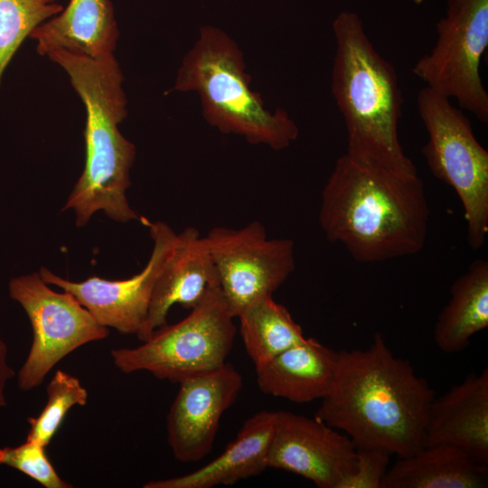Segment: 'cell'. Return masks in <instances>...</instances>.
Returning <instances> with one entry per match:
<instances>
[{"label":"cell","mask_w":488,"mask_h":488,"mask_svg":"<svg viewBox=\"0 0 488 488\" xmlns=\"http://www.w3.org/2000/svg\"><path fill=\"white\" fill-rule=\"evenodd\" d=\"M435 397L413 365L375 333L368 347L338 352L333 382L314 418L347 435L356 448L400 458L425 446Z\"/></svg>","instance_id":"6da1fadb"},{"label":"cell","mask_w":488,"mask_h":488,"mask_svg":"<svg viewBox=\"0 0 488 488\" xmlns=\"http://www.w3.org/2000/svg\"><path fill=\"white\" fill-rule=\"evenodd\" d=\"M424 184L401 174L340 156L321 196L319 223L325 237L361 263L417 254L429 222Z\"/></svg>","instance_id":"7a4b0ae2"},{"label":"cell","mask_w":488,"mask_h":488,"mask_svg":"<svg viewBox=\"0 0 488 488\" xmlns=\"http://www.w3.org/2000/svg\"><path fill=\"white\" fill-rule=\"evenodd\" d=\"M47 56L66 71L86 109L85 166L62 211H74L78 227L99 211L117 222L138 220L126 195L136 146L118 128L127 109L124 75L114 54L91 58L57 50Z\"/></svg>","instance_id":"3957f363"},{"label":"cell","mask_w":488,"mask_h":488,"mask_svg":"<svg viewBox=\"0 0 488 488\" xmlns=\"http://www.w3.org/2000/svg\"><path fill=\"white\" fill-rule=\"evenodd\" d=\"M333 31L331 91L345 124V155L363 165L418 173L399 138L403 97L395 68L375 49L357 14L341 12Z\"/></svg>","instance_id":"277c9868"},{"label":"cell","mask_w":488,"mask_h":488,"mask_svg":"<svg viewBox=\"0 0 488 488\" xmlns=\"http://www.w3.org/2000/svg\"><path fill=\"white\" fill-rule=\"evenodd\" d=\"M173 89L196 92L211 126L223 134L240 136L249 144L278 151L298 136V127L286 111L266 108L259 94L250 88L240 48L213 25L200 28L178 69Z\"/></svg>","instance_id":"5b68a950"},{"label":"cell","mask_w":488,"mask_h":488,"mask_svg":"<svg viewBox=\"0 0 488 488\" xmlns=\"http://www.w3.org/2000/svg\"><path fill=\"white\" fill-rule=\"evenodd\" d=\"M234 318L220 286H214L183 320L157 328L139 346L113 349V363L124 373L144 371L179 383L226 363Z\"/></svg>","instance_id":"8992f818"},{"label":"cell","mask_w":488,"mask_h":488,"mask_svg":"<svg viewBox=\"0 0 488 488\" xmlns=\"http://www.w3.org/2000/svg\"><path fill=\"white\" fill-rule=\"evenodd\" d=\"M417 106L428 135L422 148L427 164L433 175L457 193L468 243L480 249L488 233V152L476 139L468 117L448 98L425 87Z\"/></svg>","instance_id":"52a82bcc"},{"label":"cell","mask_w":488,"mask_h":488,"mask_svg":"<svg viewBox=\"0 0 488 488\" xmlns=\"http://www.w3.org/2000/svg\"><path fill=\"white\" fill-rule=\"evenodd\" d=\"M446 11L436 23L432 50L412 72L436 93L455 99L461 108L488 122V93L480 63L488 46V0H446Z\"/></svg>","instance_id":"ba28073f"},{"label":"cell","mask_w":488,"mask_h":488,"mask_svg":"<svg viewBox=\"0 0 488 488\" xmlns=\"http://www.w3.org/2000/svg\"><path fill=\"white\" fill-rule=\"evenodd\" d=\"M9 296L26 313L33 330L28 355L17 373V385L29 391L41 385L64 357L108 336L109 330L70 293L56 292L39 272L11 278Z\"/></svg>","instance_id":"9c48e42d"},{"label":"cell","mask_w":488,"mask_h":488,"mask_svg":"<svg viewBox=\"0 0 488 488\" xmlns=\"http://www.w3.org/2000/svg\"><path fill=\"white\" fill-rule=\"evenodd\" d=\"M204 237L235 318L254 300L273 296L296 268L293 240L269 239L258 221L239 229L214 227Z\"/></svg>","instance_id":"30bf717a"},{"label":"cell","mask_w":488,"mask_h":488,"mask_svg":"<svg viewBox=\"0 0 488 488\" xmlns=\"http://www.w3.org/2000/svg\"><path fill=\"white\" fill-rule=\"evenodd\" d=\"M144 221L154 242L153 249L144 269L129 278L108 280L95 276L75 282L44 267L39 270L44 282L72 294L99 324L137 338L147 317L155 284L177 239V233L167 223Z\"/></svg>","instance_id":"8fae6325"},{"label":"cell","mask_w":488,"mask_h":488,"mask_svg":"<svg viewBox=\"0 0 488 488\" xmlns=\"http://www.w3.org/2000/svg\"><path fill=\"white\" fill-rule=\"evenodd\" d=\"M356 446L320 419L276 411L268 467L298 474L319 488H339L352 471Z\"/></svg>","instance_id":"7c38bea8"},{"label":"cell","mask_w":488,"mask_h":488,"mask_svg":"<svg viewBox=\"0 0 488 488\" xmlns=\"http://www.w3.org/2000/svg\"><path fill=\"white\" fill-rule=\"evenodd\" d=\"M243 385L230 363L179 382L166 418L167 443L181 463H196L212 449L221 418Z\"/></svg>","instance_id":"4fadbf2b"},{"label":"cell","mask_w":488,"mask_h":488,"mask_svg":"<svg viewBox=\"0 0 488 488\" xmlns=\"http://www.w3.org/2000/svg\"><path fill=\"white\" fill-rule=\"evenodd\" d=\"M217 286L220 282L205 237L196 228H185L177 234L174 250L155 284L138 339L145 341L164 325L174 305L192 309Z\"/></svg>","instance_id":"5bb4252c"},{"label":"cell","mask_w":488,"mask_h":488,"mask_svg":"<svg viewBox=\"0 0 488 488\" xmlns=\"http://www.w3.org/2000/svg\"><path fill=\"white\" fill-rule=\"evenodd\" d=\"M450 445L488 465V370L468 375L441 397L427 417L425 446Z\"/></svg>","instance_id":"9a60e30c"},{"label":"cell","mask_w":488,"mask_h":488,"mask_svg":"<svg viewBox=\"0 0 488 488\" xmlns=\"http://www.w3.org/2000/svg\"><path fill=\"white\" fill-rule=\"evenodd\" d=\"M275 420L276 411L255 413L215 459L184 475L150 481L144 488H211L259 475L268 468Z\"/></svg>","instance_id":"2e32d148"},{"label":"cell","mask_w":488,"mask_h":488,"mask_svg":"<svg viewBox=\"0 0 488 488\" xmlns=\"http://www.w3.org/2000/svg\"><path fill=\"white\" fill-rule=\"evenodd\" d=\"M118 37L110 0H70L61 13L30 34L42 56L64 50L91 58L114 54Z\"/></svg>","instance_id":"e0dca14e"},{"label":"cell","mask_w":488,"mask_h":488,"mask_svg":"<svg viewBox=\"0 0 488 488\" xmlns=\"http://www.w3.org/2000/svg\"><path fill=\"white\" fill-rule=\"evenodd\" d=\"M337 362L338 352L305 338L256 369L257 384L264 394L296 403L322 399L332 387Z\"/></svg>","instance_id":"ac0fdd59"},{"label":"cell","mask_w":488,"mask_h":488,"mask_svg":"<svg viewBox=\"0 0 488 488\" xmlns=\"http://www.w3.org/2000/svg\"><path fill=\"white\" fill-rule=\"evenodd\" d=\"M488 465L450 445L425 446L387 470L380 488H483Z\"/></svg>","instance_id":"d6986e66"},{"label":"cell","mask_w":488,"mask_h":488,"mask_svg":"<svg viewBox=\"0 0 488 488\" xmlns=\"http://www.w3.org/2000/svg\"><path fill=\"white\" fill-rule=\"evenodd\" d=\"M450 293L434 327V342L446 353L465 350L472 336L488 326V262L475 259Z\"/></svg>","instance_id":"ffe728a7"},{"label":"cell","mask_w":488,"mask_h":488,"mask_svg":"<svg viewBox=\"0 0 488 488\" xmlns=\"http://www.w3.org/2000/svg\"><path fill=\"white\" fill-rule=\"evenodd\" d=\"M237 317L246 352L256 369L306 338L289 311L272 296L254 300Z\"/></svg>","instance_id":"44dd1931"},{"label":"cell","mask_w":488,"mask_h":488,"mask_svg":"<svg viewBox=\"0 0 488 488\" xmlns=\"http://www.w3.org/2000/svg\"><path fill=\"white\" fill-rule=\"evenodd\" d=\"M62 9L57 0H0V86L7 65L25 38Z\"/></svg>","instance_id":"7402d4cb"},{"label":"cell","mask_w":488,"mask_h":488,"mask_svg":"<svg viewBox=\"0 0 488 488\" xmlns=\"http://www.w3.org/2000/svg\"><path fill=\"white\" fill-rule=\"evenodd\" d=\"M47 402L38 417L27 418L30 425L26 440L47 446L74 406H84L88 391L80 380L61 370L55 371L46 387Z\"/></svg>","instance_id":"603a6c76"},{"label":"cell","mask_w":488,"mask_h":488,"mask_svg":"<svg viewBox=\"0 0 488 488\" xmlns=\"http://www.w3.org/2000/svg\"><path fill=\"white\" fill-rule=\"evenodd\" d=\"M0 465L14 468L45 488H70L56 472L45 453V446L25 440L14 447L0 448Z\"/></svg>","instance_id":"cb8c5ba5"},{"label":"cell","mask_w":488,"mask_h":488,"mask_svg":"<svg viewBox=\"0 0 488 488\" xmlns=\"http://www.w3.org/2000/svg\"><path fill=\"white\" fill-rule=\"evenodd\" d=\"M389 456L380 450L356 448L353 471L343 480L339 488H380Z\"/></svg>","instance_id":"d4e9b609"},{"label":"cell","mask_w":488,"mask_h":488,"mask_svg":"<svg viewBox=\"0 0 488 488\" xmlns=\"http://www.w3.org/2000/svg\"><path fill=\"white\" fill-rule=\"evenodd\" d=\"M7 354V345L0 338V407L6 406V384L15 375L14 370L8 364Z\"/></svg>","instance_id":"484cf974"}]
</instances>
